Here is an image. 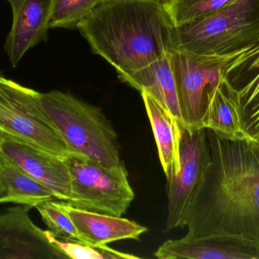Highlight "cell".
I'll use <instances>...</instances> for the list:
<instances>
[{
    "label": "cell",
    "instance_id": "d6986e66",
    "mask_svg": "<svg viewBox=\"0 0 259 259\" xmlns=\"http://www.w3.org/2000/svg\"><path fill=\"white\" fill-rule=\"evenodd\" d=\"M106 0H53L50 28L77 29L79 24Z\"/></svg>",
    "mask_w": 259,
    "mask_h": 259
},
{
    "label": "cell",
    "instance_id": "30bf717a",
    "mask_svg": "<svg viewBox=\"0 0 259 259\" xmlns=\"http://www.w3.org/2000/svg\"><path fill=\"white\" fill-rule=\"evenodd\" d=\"M32 207L16 205L0 211V259H65L30 218Z\"/></svg>",
    "mask_w": 259,
    "mask_h": 259
},
{
    "label": "cell",
    "instance_id": "7a4b0ae2",
    "mask_svg": "<svg viewBox=\"0 0 259 259\" xmlns=\"http://www.w3.org/2000/svg\"><path fill=\"white\" fill-rule=\"evenodd\" d=\"M77 29L120 79L176 50V27L155 0H106Z\"/></svg>",
    "mask_w": 259,
    "mask_h": 259
},
{
    "label": "cell",
    "instance_id": "7402d4cb",
    "mask_svg": "<svg viewBox=\"0 0 259 259\" xmlns=\"http://www.w3.org/2000/svg\"><path fill=\"white\" fill-rule=\"evenodd\" d=\"M49 231L57 238L81 242L72 220L56 201L49 200L36 207Z\"/></svg>",
    "mask_w": 259,
    "mask_h": 259
},
{
    "label": "cell",
    "instance_id": "ba28073f",
    "mask_svg": "<svg viewBox=\"0 0 259 259\" xmlns=\"http://www.w3.org/2000/svg\"><path fill=\"white\" fill-rule=\"evenodd\" d=\"M206 129H184L180 143L181 168L167 179L166 231L184 228L186 214L209 165Z\"/></svg>",
    "mask_w": 259,
    "mask_h": 259
},
{
    "label": "cell",
    "instance_id": "cb8c5ba5",
    "mask_svg": "<svg viewBox=\"0 0 259 259\" xmlns=\"http://www.w3.org/2000/svg\"><path fill=\"white\" fill-rule=\"evenodd\" d=\"M0 76H3V72L1 71H0Z\"/></svg>",
    "mask_w": 259,
    "mask_h": 259
},
{
    "label": "cell",
    "instance_id": "44dd1931",
    "mask_svg": "<svg viewBox=\"0 0 259 259\" xmlns=\"http://www.w3.org/2000/svg\"><path fill=\"white\" fill-rule=\"evenodd\" d=\"M45 235L50 243L59 249L67 258L73 259H119L138 258L135 255L118 252L107 245L92 246L82 242L70 241L57 238L50 231H45Z\"/></svg>",
    "mask_w": 259,
    "mask_h": 259
},
{
    "label": "cell",
    "instance_id": "9c48e42d",
    "mask_svg": "<svg viewBox=\"0 0 259 259\" xmlns=\"http://www.w3.org/2000/svg\"><path fill=\"white\" fill-rule=\"evenodd\" d=\"M219 58L224 85L235 103L243 135L259 144V41Z\"/></svg>",
    "mask_w": 259,
    "mask_h": 259
},
{
    "label": "cell",
    "instance_id": "3957f363",
    "mask_svg": "<svg viewBox=\"0 0 259 259\" xmlns=\"http://www.w3.org/2000/svg\"><path fill=\"white\" fill-rule=\"evenodd\" d=\"M39 102L62 135L68 152L107 168L124 162L116 132L100 108L60 91L39 93Z\"/></svg>",
    "mask_w": 259,
    "mask_h": 259
},
{
    "label": "cell",
    "instance_id": "8992f818",
    "mask_svg": "<svg viewBox=\"0 0 259 259\" xmlns=\"http://www.w3.org/2000/svg\"><path fill=\"white\" fill-rule=\"evenodd\" d=\"M39 94L0 76V132L64 158L68 147L41 107Z\"/></svg>",
    "mask_w": 259,
    "mask_h": 259
},
{
    "label": "cell",
    "instance_id": "4fadbf2b",
    "mask_svg": "<svg viewBox=\"0 0 259 259\" xmlns=\"http://www.w3.org/2000/svg\"><path fill=\"white\" fill-rule=\"evenodd\" d=\"M158 259H259V246L244 239L213 235L168 240L158 248Z\"/></svg>",
    "mask_w": 259,
    "mask_h": 259
},
{
    "label": "cell",
    "instance_id": "5b68a950",
    "mask_svg": "<svg viewBox=\"0 0 259 259\" xmlns=\"http://www.w3.org/2000/svg\"><path fill=\"white\" fill-rule=\"evenodd\" d=\"M71 176L68 203L74 208L106 215L122 217L135 195L123 162L107 168L83 155L68 152L63 158Z\"/></svg>",
    "mask_w": 259,
    "mask_h": 259
},
{
    "label": "cell",
    "instance_id": "603a6c76",
    "mask_svg": "<svg viewBox=\"0 0 259 259\" xmlns=\"http://www.w3.org/2000/svg\"><path fill=\"white\" fill-rule=\"evenodd\" d=\"M155 1L158 2V3H161V4L165 6V5H167L170 0H155Z\"/></svg>",
    "mask_w": 259,
    "mask_h": 259
},
{
    "label": "cell",
    "instance_id": "5bb4252c",
    "mask_svg": "<svg viewBox=\"0 0 259 259\" xmlns=\"http://www.w3.org/2000/svg\"><path fill=\"white\" fill-rule=\"evenodd\" d=\"M72 220L82 243L106 246L124 240H140L147 228L122 217L106 215L74 208L65 201L56 202Z\"/></svg>",
    "mask_w": 259,
    "mask_h": 259
},
{
    "label": "cell",
    "instance_id": "ac0fdd59",
    "mask_svg": "<svg viewBox=\"0 0 259 259\" xmlns=\"http://www.w3.org/2000/svg\"><path fill=\"white\" fill-rule=\"evenodd\" d=\"M203 128L228 136H244L237 107L225 88L223 79L210 95Z\"/></svg>",
    "mask_w": 259,
    "mask_h": 259
},
{
    "label": "cell",
    "instance_id": "6da1fadb",
    "mask_svg": "<svg viewBox=\"0 0 259 259\" xmlns=\"http://www.w3.org/2000/svg\"><path fill=\"white\" fill-rule=\"evenodd\" d=\"M205 129L211 159L184 228L192 237L231 236L259 246V144Z\"/></svg>",
    "mask_w": 259,
    "mask_h": 259
},
{
    "label": "cell",
    "instance_id": "277c9868",
    "mask_svg": "<svg viewBox=\"0 0 259 259\" xmlns=\"http://www.w3.org/2000/svg\"><path fill=\"white\" fill-rule=\"evenodd\" d=\"M259 41V0H234L218 12L176 27V50L225 57Z\"/></svg>",
    "mask_w": 259,
    "mask_h": 259
},
{
    "label": "cell",
    "instance_id": "7c38bea8",
    "mask_svg": "<svg viewBox=\"0 0 259 259\" xmlns=\"http://www.w3.org/2000/svg\"><path fill=\"white\" fill-rule=\"evenodd\" d=\"M12 23L5 43V50L15 68L24 55L48 39L53 0H8Z\"/></svg>",
    "mask_w": 259,
    "mask_h": 259
},
{
    "label": "cell",
    "instance_id": "d4e9b609",
    "mask_svg": "<svg viewBox=\"0 0 259 259\" xmlns=\"http://www.w3.org/2000/svg\"><path fill=\"white\" fill-rule=\"evenodd\" d=\"M7 1H8V0H7Z\"/></svg>",
    "mask_w": 259,
    "mask_h": 259
},
{
    "label": "cell",
    "instance_id": "ffe728a7",
    "mask_svg": "<svg viewBox=\"0 0 259 259\" xmlns=\"http://www.w3.org/2000/svg\"><path fill=\"white\" fill-rule=\"evenodd\" d=\"M234 0H170L164 6L175 27L208 16Z\"/></svg>",
    "mask_w": 259,
    "mask_h": 259
},
{
    "label": "cell",
    "instance_id": "8fae6325",
    "mask_svg": "<svg viewBox=\"0 0 259 259\" xmlns=\"http://www.w3.org/2000/svg\"><path fill=\"white\" fill-rule=\"evenodd\" d=\"M0 151L27 174L53 192L56 199L71 197V176L63 158L0 132Z\"/></svg>",
    "mask_w": 259,
    "mask_h": 259
},
{
    "label": "cell",
    "instance_id": "e0dca14e",
    "mask_svg": "<svg viewBox=\"0 0 259 259\" xmlns=\"http://www.w3.org/2000/svg\"><path fill=\"white\" fill-rule=\"evenodd\" d=\"M56 199L53 192L27 174L0 151V204L14 203L36 208Z\"/></svg>",
    "mask_w": 259,
    "mask_h": 259
},
{
    "label": "cell",
    "instance_id": "2e32d148",
    "mask_svg": "<svg viewBox=\"0 0 259 259\" xmlns=\"http://www.w3.org/2000/svg\"><path fill=\"white\" fill-rule=\"evenodd\" d=\"M140 94L153 132L160 163L167 179L181 168L180 143L185 128L149 94L145 91Z\"/></svg>",
    "mask_w": 259,
    "mask_h": 259
},
{
    "label": "cell",
    "instance_id": "9a60e30c",
    "mask_svg": "<svg viewBox=\"0 0 259 259\" xmlns=\"http://www.w3.org/2000/svg\"><path fill=\"white\" fill-rule=\"evenodd\" d=\"M171 53L164 55L137 72L120 80L140 92L145 91L149 94L184 128L172 66Z\"/></svg>",
    "mask_w": 259,
    "mask_h": 259
},
{
    "label": "cell",
    "instance_id": "52a82bcc",
    "mask_svg": "<svg viewBox=\"0 0 259 259\" xmlns=\"http://www.w3.org/2000/svg\"><path fill=\"white\" fill-rule=\"evenodd\" d=\"M171 62L183 125L204 129L210 95L222 80L219 58L175 50Z\"/></svg>",
    "mask_w": 259,
    "mask_h": 259
}]
</instances>
